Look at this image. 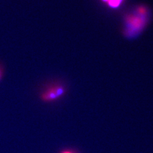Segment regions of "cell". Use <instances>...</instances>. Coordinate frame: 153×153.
Wrapping results in <instances>:
<instances>
[{"mask_svg":"<svg viewBox=\"0 0 153 153\" xmlns=\"http://www.w3.org/2000/svg\"><path fill=\"white\" fill-rule=\"evenodd\" d=\"M137 12L140 16H147V9L144 6H139L137 9Z\"/></svg>","mask_w":153,"mask_h":153,"instance_id":"cell-4","label":"cell"},{"mask_svg":"<svg viewBox=\"0 0 153 153\" xmlns=\"http://www.w3.org/2000/svg\"><path fill=\"white\" fill-rule=\"evenodd\" d=\"M60 153H74V152L73 151H69V150H64V151H62L61 152H60Z\"/></svg>","mask_w":153,"mask_h":153,"instance_id":"cell-5","label":"cell"},{"mask_svg":"<svg viewBox=\"0 0 153 153\" xmlns=\"http://www.w3.org/2000/svg\"><path fill=\"white\" fill-rule=\"evenodd\" d=\"M66 93L63 85L55 84L47 88L41 94V99L45 102H52L63 97Z\"/></svg>","mask_w":153,"mask_h":153,"instance_id":"cell-2","label":"cell"},{"mask_svg":"<svg viewBox=\"0 0 153 153\" xmlns=\"http://www.w3.org/2000/svg\"><path fill=\"white\" fill-rule=\"evenodd\" d=\"M147 16H142L137 13L129 14L125 18L124 35L128 37H133L141 32L147 25Z\"/></svg>","mask_w":153,"mask_h":153,"instance_id":"cell-1","label":"cell"},{"mask_svg":"<svg viewBox=\"0 0 153 153\" xmlns=\"http://www.w3.org/2000/svg\"><path fill=\"white\" fill-rule=\"evenodd\" d=\"M124 0H108L106 4L112 9H117L123 4Z\"/></svg>","mask_w":153,"mask_h":153,"instance_id":"cell-3","label":"cell"},{"mask_svg":"<svg viewBox=\"0 0 153 153\" xmlns=\"http://www.w3.org/2000/svg\"><path fill=\"white\" fill-rule=\"evenodd\" d=\"M1 71L0 70V79H1Z\"/></svg>","mask_w":153,"mask_h":153,"instance_id":"cell-6","label":"cell"}]
</instances>
